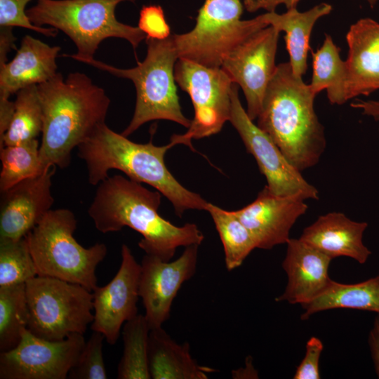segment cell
<instances>
[{
	"instance_id": "15",
	"label": "cell",
	"mask_w": 379,
	"mask_h": 379,
	"mask_svg": "<svg viewBox=\"0 0 379 379\" xmlns=\"http://www.w3.org/2000/svg\"><path fill=\"white\" fill-rule=\"evenodd\" d=\"M118 272L105 286L93 291L94 319L92 331L102 333L109 345H114L122 325L138 314L140 264L129 247L123 244Z\"/></svg>"
},
{
	"instance_id": "29",
	"label": "cell",
	"mask_w": 379,
	"mask_h": 379,
	"mask_svg": "<svg viewBox=\"0 0 379 379\" xmlns=\"http://www.w3.org/2000/svg\"><path fill=\"white\" fill-rule=\"evenodd\" d=\"M28 321L25 284L0 287V352L18 345Z\"/></svg>"
},
{
	"instance_id": "2",
	"label": "cell",
	"mask_w": 379,
	"mask_h": 379,
	"mask_svg": "<svg viewBox=\"0 0 379 379\" xmlns=\"http://www.w3.org/2000/svg\"><path fill=\"white\" fill-rule=\"evenodd\" d=\"M43 112L40 159L46 171L65 168L72 152L105 123L110 99L86 74L61 73L37 85Z\"/></svg>"
},
{
	"instance_id": "30",
	"label": "cell",
	"mask_w": 379,
	"mask_h": 379,
	"mask_svg": "<svg viewBox=\"0 0 379 379\" xmlns=\"http://www.w3.org/2000/svg\"><path fill=\"white\" fill-rule=\"evenodd\" d=\"M39 148V140L34 139L16 145H6L0 149L1 192L45 171L40 159Z\"/></svg>"
},
{
	"instance_id": "19",
	"label": "cell",
	"mask_w": 379,
	"mask_h": 379,
	"mask_svg": "<svg viewBox=\"0 0 379 379\" xmlns=\"http://www.w3.org/2000/svg\"><path fill=\"white\" fill-rule=\"evenodd\" d=\"M345 62L347 101L379 90V22L370 18L350 27Z\"/></svg>"
},
{
	"instance_id": "10",
	"label": "cell",
	"mask_w": 379,
	"mask_h": 379,
	"mask_svg": "<svg viewBox=\"0 0 379 379\" xmlns=\"http://www.w3.org/2000/svg\"><path fill=\"white\" fill-rule=\"evenodd\" d=\"M175 79L190 95L194 112L187 131L175 136L180 145L192 148V139L216 134L230 121L234 83L221 67H206L182 58L175 63Z\"/></svg>"
},
{
	"instance_id": "11",
	"label": "cell",
	"mask_w": 379,
	"mask_h": 379,
	"mask_svg": "<svg viewBox=\"0 0 379 379\" xmlns=\"http://www.w3.org/2000/svg\"><path fill=\"white\" fill-rule=\"evenodd\" d=\"M84 334L48 340L24 328L18 345L0 352V379H66L85 346Z\"/></svg>"
},
{
	"instance_id": "21",
	"label": "cell",
	"mask_w": 379,
	"mask_h": 379,
	"mask_svg": "<svg viewBox=\"0 0 379 379\" xmlns=\"http://www.w3.org/2000/svg\"><path fill=\"white\" fill-rule=\"evenodd\" d=\"M367 227L366 222L352 220L340 212H331L305 228L299 239L332 259L345 256L364 264L371 254L363 241Z\"/></svg>"
},
{
	"instance_id": "18",
	"label": "cell",
	"mask_w": 379,
	"mask_h": 379,
	"mask_svg": "<svg viewBox=\"0 0 379 379\" xmlns=\"http://www.w3.org/2000/svg\"><path fill=\"white\" fill-rule=\"evenodd\" d=\"M282 267L288 277L283 293L277 302L301 305L313 300L327 288L331 279L328 267L332 258L300 239H289Z\"/></svg>"
},
{
	"instance_id": "12",
	"label": "cell",
	"mask_w": 379,
	"mask_h": 379,
	"mask_svg": "<svg viewBox=\"0 0 379 379\" xmlns=\"http://www.w3.org/2000/svg\"><path fill=\"white\" fill-rule=\"evenodd\" d=\"M238 86L231 92L230 121L237 131L248 152L265 176L268 188L275 194H300L305 199H318L317 189L310 184L287 159L272 138L248 117L239 98Z\"/></svg>"
},
{
	"instance_id": "34",
	"label": "cell",
	"mask_w": 379,
	"mask_h": 379,
	"mask_svg": "<svg viewBox=\"0 0 379 379\" xmlns=\"http://www.w3.org/2000/svg\"><path fill=\"white\" fill-rule=\"evenodd\" d=\"M138 27L145 33L146 38L163 40L171 36V29L164 12L159 5L142 7Z\"/></svg>"
},
{
	"instance_id": "25",
	"label": "cell",
	"mask_w": 379,
	"mask_h": 379,
	"mask_svg": "<svg viewBox=\"0 0 379 379\" xmlns=\"http://www.w3.org/2000/svg\"><path fill=\"white\" fill-rule=\"evenodd\" d=\"M312 76L309 84L316 95L326 90L332 105L345 103L346 68L340 55V48L331 35L326 34L322 45L312 53Z\"/></svg>"
},
{
	"instance_id": "9",
	"label": "cell",
	"mask_w": 379,
	"mask_h": 379,
	"mask_svg": "<svg viewBox=\"0 0 379 379\" xmlns=\"http://www.w3.org/2000/svg\"><path fill=\"white\" fill-rule=\"evenodd\" d=\"M27 329L48 340L84 334L94 319L93 293L81 285L36 276L27 281Z\"/></svg>"
},
{
	"instance_id": "16",
	"label": "cell",
	"mask_w": 379,
	"mask_h": 379,
	"mask_svg": "<svg viewBox=\"0 0 379 379\" xmlns=\"http://www.w3.org/2000/svg\"><path fill=\"white\" fill-rule=\"evenodd\" d=\"M305 200L300 194H275L265 185L253 202L233 212L251 232L257 248L271 249L287 243L292 227L307 210Z\"/></svg>"
},
{
	"instance_id": "7",
	"label": "cell",
	"mask_w": 379,
	"mask_h": 379,
	"mask_svg": "<svg viewBox=\"0 0 379 379\" xmlns=\"http://www.w3.org/2000/svg\"><path fill=\"white\" fill-rule=\"evenodd\" d=\"M77 220L67 208L50 210L26 237L37 276L50 277L81 285L91 291L97 286L95 270L107 255V246L80 245L73 234Z\"/></svg>"
},
{
	"instance_id": "32",
	"label": "cell",
	"mask_w": 379,
	"mask_h": 379,
	"mask_svg": "<svg viewBox=\"0 0 379 379\" xmlns=\"http://www.w3.org/2000/svg\"><path fill=\"white\" fill-rule=\"evenodd\" d=\"M104 335L93 331L77 363L70 369L67 378L106 379L107 377L102 354Z\"/></svg>"
},
{
	"instance_id": "31",
	"label": "cell",
	"mask_w": 379,
	"mask_h": 379,
	"mask_svg": "<svg viewBox=\"0 0 379 379\" xmlns=\"http://www.w3.org/2000/svg\"><path fill=\"white\" fill-rule=\"evenodd\" d=\"M36 276L26 237L0 239V287L25 284Z\"/></svg>"
},
{
	"instance_id": "35",
	"label": "cell",
	"mask_w": 379,
	"mask_h": 379,
	"mask_svg": "<svg viewBox=\"0 0 379 379\" xmlns=\"http://www.w3.org/2000/svg\"><path fill=\"white\" fill-rule=\"evenodd\" d=\"M324 345L320 339L311 337L306 343L305 354L296 368L293 379H319V359Z\"/></svg>"
},
{
	"instance_id": "14",
	"label": "cell",
	"mask_w": 379,
	"mask_h": 379,
	"mask_svg": "<svg viewBox=\"0 0 379 379\" xmlns=\"http://www.w3.org/2000/svg\"><path fill=\"white\" fill-rule=\"evenodd\" d=\"M199 245L186 246L173 261L145 254L140 263L139 296L150 329L162 327L181 286L196 272Z\"/></svg>"
},
{
	"instance_id": "4",
	"label": "cell",
	"mask_w": 379,
	"mask_h": 379,
	"mask_svg": "<svg viewBox=\"0 0 379 379\" xmlns=\"http://www.w3.org/2000/svg\"><path fill=\"white\" fill-rule=\"evenodd\" d=\"M316 94L289 62L277 66L257 125L299 171L314 166L326 147L324 127L314 109Z\"/></svg>"
},
{
	"instance_id": "8",
	"label": "cell",
	"mask_w": 379,
	"mask_h": 379,
	"mask_svg": "<svg viewBox=\"0 0 379 379\" xmlns=\"http://www.w3.org/2000/svg\"><path fill=\"white\" fill-rule=\"evenodd\" d=\"M240 0H205L194 28L173 34L179 58L220 67L226 56L254 32L269 26L260 15L241 20Z\"/></svg>"
},
{
	"instance_id": "28",
	"label": "cell",
	"mask_w": 379,
	"mask_h": 379,
	"mask_svg": "<svg viewBox=\"0 0 379 379\" xmlns=\"http://www.w3.org/2000/svg\"><path fill=\"white\" fill-rule=\"evenodd\" d=\"M149 331L145 314H138L124 324V352L118 364L117 378H151L147 356Z\"/></svg>"
},
{
	"instance_id": "37",
	"label": "cell",
	"mask_w": 379,
	"mask_h": 379,
	"mask_svg": "<svg viewBox=\"0 0 379 379\" xmlns=\"http://www.w3.org/2000/svg\"><path fill=\"white\" fill-rule=\"evenodd\" d=\"M15 41L13 29L0 28V65L8 62V54L16 48Z\"/></svg>"
},
{
	"instance_id": "38",
	"label": "cell",
	"mask_w": 379,
	"mask_h": 379,
	"mask_svg": "<svg viewBox=\"0 0 379 379\" xmlns=\"http://www.w3.org/2000/svg\"><path fill=\"white\" fill-rule=\"evenodd\" d=\"M351 107L359 109L362 114L371 117L379 124L378 100H357L351 104Z\"/></svg>"
},
{
	"instance_id": "22",
	"label": "cell",
	"mask_w": 379,
	"mask_h": 379,
	"mask_svg": "<svg viewBox=\"0 0 379 379\" xmlns=\"http://www.w3.org/2000/svg\"><path fill=\"white\" fill-rule=\"evenodd\" d=\"M148 365L153 379H206L216 370L199 365L192 358L188 343H176L162 327L150 329Z\"/></svg>"
},
{
	"instance_id": "24",
	"label": "cell",
	"mask_w": 379,
	"mask_h": 379,
	"mask_svg": "<svg viewBox=\"0 0 379 379\" xmlns=\"http://www.w3.org/2000/svg\"><path fill=\"white\" fill-rule=\"evenodd\" d=\"M302 320L319 312L333 309H354L379 313V272L366 281L345 284L331 279L319 296L301 305Z\"/></svg>"
},
{
	"instance_id": "26",
	"label": "cell",
	"mask_w": 379,
	"mask_h": 379,
	"mask_svg": "<svg viewBox=\"0 0 379 379\" xmlns=\"http://www.w3.org/2000/svg\"><path fill=\"white\" fill-rule=\"evenodd\" d=\"M205 211L210 213L221 239L227 269L231 271L239 267L257 248L253 236L233 211L211 203H208Z\"/></svg>"
},
{
	"instance_id": "39",
	"label": "cell",
	"mask_w": 379,
	"mask_h": 379,
	"mask_svg": "<svg viewBox=\"0 0 379 379\" xmlns=\"http://www.w3.org/2000/svg\"><path fill=\"white\" fill-rule=\"evenodd\" d=\"M13 112L14 102L9 99H0V139L7 131Z\"/></svg>"
},
{
	"instance_id": "20",
	"label": "cell",
	"mask_w": 379,
	"mask_h": 379,
	"mask_svg": "<svg viewBox=\"0 0 379 379\" xmlns=\"http://www.w3.org/2000/svg\"><path fill=\"white\" fill-rule=\"evenodd\" d=\"M60 50V46H49L28 34L24 36L13 58L0 65V99H9L24 88L54 77Z\"/></svg>"
},
{
	"instance_id": "5",
	"label": "cell",
	"mask_w": 379,
	"mask_h": 379,
	"mask_svg": "<svg viewBox=\"0 0 379 379\" xmlns=\"http://www.w3.org/2000/svg\"><path fill=\"white\" fill-rule=\"evenodd\" d=\"M145 39L146 57L142 62L138 61L134 67L118 68L94 58L81 61L133 83L136 102L133 117L121 133L126 137L154 120H168L187 128L192 121L185 117L179 102L175 79V65L179 56L173 35L163 40Z\"/></svg>"
},
{
	"instance_id": "17",
	"label": "cell",
	"mask_w": 379,
	"mask_h": 379,
	"mask_svg": "<svg viewBox=\"0 0 379 379\" xmlns=\"http://www.w3.org/2000/svg\"><path fill=\"white\" fill-rule=\"evenodd\" d=\"M56 168L52 166L1 192L0 239H22L51 210L52 178Z\"/></svg>"
},
{
	"instance_id": "3",
	"label": "cell",
	"mask_w": 379,
	"mask_h": 379,
	"mask_svg": "<svg viewBox=\"0 0 379 379\" xmlns=\"http://www.w3.org/2000/svg\"><path fill=\"white\" fill-rule=\"evenodd\" d=\"M147 143H137L118 133L105 123L79 145L78 156L85 163L88 181L98 185L105 180L110 170L125 173L134 181L151 185L172 204L177 215L187 210H205L208 202L199 194L183 187L165 164L164 157L178 145L171 137L168 144L157 146L152 136Z\"/></svg>"
},
{
	"instance_id": "36",
	"label": "cell",
	"mask_w": 379,
	"mask_h": 379,
	"mask_svg": "<svg viewBox=\"0 0 379 379\" xmlns=\"http://www.w3.org/2000/svg\"><path fill=\"white\" fill-rule=\"evenodd\" d=\"M368 343L373 361L375 373L379 378V313L375 316L369 332Z\"/></svg>"
},
{
	"instance_id": "13",
	"label": "cell",
	"mask_w": 379,
	"mask_h": 379,
	"mask_svg": "<svg viewBox=\"0 0 379 379\" xmlns=\"http://www.w3.org/2000/svg\"><path fill=\"white\" fill-rule=\"evenodd\" d=\"M280 32L269 25L250 35L224 59L221 68L245 96L248 117L257 119L274 76Z\"/></svg>"
},
{
	"instance_id": "23",
	"label": "cell",
	"mask_w": 379,
	"mask_h": 379,
	"mask_svg": "<svg viewBox=\"0 0 379 379\" xmlns=\"http://www.w3.org/2000/svg\"><path fill=\"white\" fill-rule=\"evenodd\" d=\"M332 9L331 4L321 3L303 12L293 7L281 14L275 11L262 14L268 25L285 33L288 62L298 77H303L307 71L310 41L314 25L319 18L330 14Z\"/></svg>"
},
{
	"instance_id": "1",
	"label": "cell",
	"mask_w": 379,
	"mask_h": 379,
	"mask_svg": "<svg viewBox=\"0 0 379 379\" xmlns=\"http://www.w3.org/2000/svg\"><path fill=\"white\" fill-rule=\"evenodd\" d=\"M162 194L121 175L98 185L88 214L102 233L128 227L142 235L139 247L145 254L170 261L178 247L200 245L204 234L194 223L176 226L158 213Z\"/></svg>"
},
{
	"instance_id": "27",
	"label": "cell",
	"mask_w": 379,
	"mask_h": 379,
	"mask_svg": "<svg viewBox=\"0 0 379 379\" xmlns=\"http://www.w3.org/2000/svg\"><path fill=\"white\" fill-rule=\"evenodd\" d=\"M15 95L14 112L7 131L0 139V149L37 139L42 131L43 112L37 85L24 88Z\"/></svg>"
},
{
	"instance_id": "33",
	"label": "cell",
	"mask_w": 379,
	"mask_h": 379,
	"mask_svg": "<svg viewBox=\"0 0 379 379\" xmlns=\"http://www.w3.org/2000/svg\"><path fill=\"white\" fill-rule=\"evenodd\" d=\"M32 0H0V28L22 27L55 37L58 30L53 27L34 25L26 13V6Z\"/></svg>"
},
{
	"instance_id": "6",
	"label": "cell",
	"mask_w": 379,
	"mask_h": 379,
	"mask_svg": "<svg viewBox=\"0 0 379 379\" xmlns=\"http://www.w3.org/2000/svg\"><path fill=\"white\" fill-rule=\"evenodd\" d=\"M135 0H36L26 10L36 26L48 25L65 34L75 44L77 51L64 54L81 62L93 58L100 43L108 38L128 41L135 50L146 35L138 27L119 22L117 6Z\"/></svg>"
}]
</instances>
